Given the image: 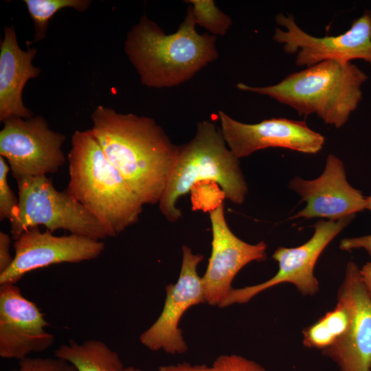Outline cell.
I'll use <instances>...</instances> for the list:
<instances>
[{"instance_id":"cell-1","label":"cell","mask_w":371,"mask_h":371,"mask_svg":"<svg viewBox=\"0 0 371 371\" xmlns=\"http://www.w3.org/2000/svg\"><path fill=\"white\" fill-rule=\"evenodd\" d=\"M90 131L104 153L144 205L159 203L179 146L148 117L99 105Z\"/></svg>"},{"instance_id":"cell-2","label":"cell","mask_w":371,"mask_h":371,"mask_svg":"<svg viewBox=\"0 0 371 371\" xmlns=\"http://www.w3.org/2000/svg\"><path fill=\"white\" fill-rule=\"evenodd\" d=\"M192 6L176 32L166 34L145 14L128 32L124 51L142 85L177 86L190 80L218 57L216 36L199 34Z\"/></svg>"},{"instance_id":"cell-3","label":"cell","mask_w":371,"mask_h":371,"mask_svg":"<svg viewBox=\"0 0 371 371\" xmlns=\"http://www.w3.org/2000/svg\"><path fill=\"white\" fill-rule=\"evenodd\" d=\"M67 159L66 190L103 225L109 237L138 221L144 204L109 161L90 129L74 132Z\"/></svg>"},{"instance_id":"cell-4","label":"cell","mask_w":371,"mask_h":371,"mask_svg":"<svg viewBox=\"0 0 371 371\" xmlns=\"http://www.w3.org/2000/svg\"><path fill=\"white\" fill-rule=\"evenodd\" d=\"M368 76L356 65L324 60L265 87L238 83L242 91L268 95L295 109L300 115L316 114L326 124L344 126L363 98Z\"/></svg>"},{"instance_id":"cell-5","label":"cell","mask_w":371,"mask_h":371,"mask_svg":"<svg viewBox=\"0 0 371 371\" xmlns=\"http://www.w3.org/2000/svg\"><path fill=\"white\" fill-rule=\"evenodd\" d=\"M214 182L220 186L231 202L241 204L247 194V186L239 160L229 149L214 123L197 124L194 137L179 146V153L159 203L161 214L170 223L181 217L177 202L200 182Z\"/></svg>"},{"instance_id":"cell-6","label":"cell","mask_w":371,"mask_h":371,"mask_svg":"<svg viewBox=\"0 0 371 371\" xmlns=\"http://www.w3.org/2000/svg\"><path fill=\"white\" fill-rule=\"evenodd\" d=\"M16 182L19 205L10 221L14 240L38 225L52 232L63 229L98 240L109 237L105 227L92 214L66 190H57L46 176L26 177Z\"/></svg>"},{"instance_id":"cell-7","label":"cell","mask_w":371,"mask_h":371,"mask_svg":"<svg viewBox=\"0 0 371 371\" xmlns=\"http://www.w3.org/2000/svg\"><path fill=\"white\" fill-rule=\"evenodd\" d=\"M3 123L0 156L7 161L16 181L54 173L65 164L62 146L65 136L52 130L43 116L12 117Z\"/></svg>"},{"instance_id":"cell-8","label":"cell","mask_w":371,"mask_h":371,"mask_svg":"<svg viewBox=\"0 0 371 371\" xmlns=\"http://www.w3.org/2000/svg\"><path fill=\"white\" fill-rule=\"evenodd\" d=\"M355 216L337 221L319 220L314 225L313 235L303 245L291 248L278 247L272 255L278 264L277 273L262 283L232 289L219 307L247 303L261 292L282 283L292 284L303 295H315L319 290V281L314 274L319 257Z\"/></svg>"},{"instance_id":"cell-9","label":"cell","mask_w":371,"mask_h":371,"mask_svg":"<svg viewBox=\"0 0 371 371\" xmlns=\"http://www.w3.org/2000/svg\"><path fill=\"white\" fill-rule=\"evenodd\" d=\"M276 23L285 28H276V42L283 45L287 54H296L297 66H311L324 60L351 63L362 60L371 67V11L365 10L350 28L337 36L317 37L302 30L292 14H278Z\"/></svg>"},{"instance_id":"cell-10","label":"cell","mask_w":371,"mask_h":371,"mask_svg":"<svg viewBox=\"0 0 371 371\" xmlns=\"http://www.w3.org/2000/svg\"><path fill=\"white\" fill-rule=\"evenodd\" d=\"M203 256L182 247V261L177 280L166 286L162 311L155 322L139 336V341L152 351L183 354L188 346L179 328L182 316L192 306L206 302L197 268Z\"/></svg>"},{"instance_id":"cell-11","label":"cell","mask_w":371,"mask_h":371,"mask_svg":"<svg viewBox=\"0 0 371 371\" xmlns=\"http://www.w3.org/2000/svg\"><path fill=\"white\" fill-rule=\"evenodd\" d=\"M49 230L30 228L14 240V260L10 267L0 273V284H16L27 273L53 265L80 263L94 260L104 250L98 240L71 234L57 236Z\"/></svg>"},{"instance_id":"cell-12","label":"cell","mask_w":371,"mask_h":371,"mask_svg":"<svg viewBox=\"0 0 371 371\" xmlns=\"http://www.w3.org/2000/svg\"><path fill=\"white\" fill-rule=\"evenodd\" d=\"M221 131L229 149L238 158L267 148H284L307 154L319 152L325 137L305 121L278 117L245 124L218 111Z\"/></svg>"},{"instance_id":"cell-13","label":"cell","mask_w":371,"mask_h":371,"mask_svg":"<svg viewBox=\"0 0 371 371\" xmlns=\"http://www.w3.org/2000/svg\"><path fill=\"white\" fill-rule=\"evenodd\" d=\"M212 249L205 272L201 276L205 301L219 306L233 289L236 274L247 264L267 258V244H249L237 237L229 227L224 203L220 202L210 212Z\"/></svg>"},{"instance_id":"cell-14","label":"cell","mask_w":371,"mask_h":371,"mask_svg":"<svg viewBox=\"0 0 371 371\" xmlns=\"http://www.w3.org/2000/svg\"><path fill=\"white\" fill-rule=\"evenodd\" d=\"M337 299L348 307L350 321L343 337L322 352L341 371H371V299L364 287L360 269L347 263Z\"/></svg>"},{"instance_id":"cell-15","label":"cell","mask_w":371,"mask_h":371,"mask_svg":"<svg viewBox=\"0 0 371 371\" xmlns=\"http://www.w3.org/2000/svg\"><path fill=\"white\" fill-rule=\"evenodd\" d=\"M49 324L38 306L25 297L14 284H0V357L23 359L54 343L46 330Z\"/></svg>"},{"instance_id":"cell-16","label":"cell","mask_w":371,"mask_h":371,"mask_svg":"<svg viewBox=\"0 0 371 371\" xmlns=\"http://www.w3.org/2000/svg\"><path fill=\"white\" fill-rule=\"evenodd\" d=\"M289 187L306 203L291 218H324L337 221L366 210V196L348 181L342 161L329 155L322 174L317 179H291Z\"/></svg>"},{"instance_id":"cell-17","label":"cell","mask_w":371,"mask_h":371,"mask_svg":"<svg viewBox=\"0 0 371 371\" xmlns=\"http://www.w3.org/2000/svg\"><path fill=\"white\" fill-rule=\"evenodd\" d=\"M37 49L23 50L18 45L12 25L5 26L0 45V120L12 117L33 116L23 104L22 93L27 82L40 75L41 69L32 65Z\"/></svg>"},{"instance_id":"cell-18","label":"cell","mask_w":371,"mask_h":371,"mask_svg":"<svg viewBox=\"0 0 371 371\" xmlns=\"http://www.w3.org/2000/svg\"><path fill=\"white\" fill-rule=\"evenodd\" d=\"M55 357L63 359L77 371H124L119 355L104 342L88 339L78 343L69 339L54 352Z\"/></svg>"},{"instance_id":"cell-19","label":"cell","mask_w":371,"mask_h":371,"mask_svg":"<svg viewBox=\"0 0 371 371\" xmlns=\"http://www.w3.org/2000/svg\"><path fill=\"white\" fill-rule=\"evenodd\" d=\"M350 321V312L339 299L335 307L302 330V343L310 348L322 351L338 342L346 333Z\"/></svg>"},{"instance_id":"cell-20","label":"cell","mask_w":371,"mask_h":371,"mask_svg":"<svg viewBox=\"0 0 371 371\" xmlns=\"http://www.w3.org/2000/svg\"><path fill=\"white\" fill-rule=\"evenodd\" d=\"M34 27V38L30 45L42 41L46 36L49 23L52 16L62 9L71 8L82 12L91 4L90 0H25Z\"/></svg>"},{"instance_id":"cell-21","label":"cell","mask_w":371,"mask_h":371,"mask_svg":"<svg viewBox=\"0 0 371 371\" xmlns=\"http://www.w3.org/2000/svg\"><path fill=\"white\" fill-rule=\"evenodd\" d=\"M192 5L195 22L212 35L223 36L232 25L230 17L215 5L212 0L186 1Z\"/></svg>"},{"instance_id":"cell-22","label":"cell","mask_w":371,"mask_h":371,"mask_svg":"<svg viewBox=\"0 0 371 371\" xmlns=\"http://www.w3.org/2000/svg\"><path fill=\"white\" fill-rule=\"evenodd\" d=\"M10 171L7 161L0 156V220L7 219L10 222L16 212L19 199L8 183V175Z\"/></svg>"},{"instance_id":"cell-23","label":"cell","mask_w":371,"mask_h":371,"mask_svg":"<svg viewBox=\"0 0 371 371\" xmlns=\"http://www.w3.org/2000/svg\"><path fill=\"white\" fill-rule=\"evenodd\" d=\"M11 371H77L67 361L55 357H30L19 361L18 366Z\"/></svg>"},{"instance_id":"cell-24","label":"cell","mask_w":371,"mask_h":371,"mask_svg":"<svg viewBox=\"0 0 371 371\" xmlns=\"http://www.w3.org/2000/svg\"><path fill=\"white\" fill-rule=\"evenodd\" d=\"M216 371H267L259 363L237 355H223L214 360Z\"/></svg>"},{"instance_id":"cell-25","label":"cell","mask_w":371,"mask_h":371,"mask_svg":"<svg viewBox=\"0 0 371 371\" xmlns=\"http://www.w3.org/2000/svg\"><path fill=\"white\" fill-rule=\"evenodd\" d=\"M339 248L344 251L362 249L371 256V234L343 239Z\"/></svg>"},{"instance_id":"cell-26","label":"cell","mask_w":371,"mask_h":371,"mask_svg":"<svg viewBox=\"0 0 371 371\" xmlns=\"http://www.w3.org/2000/svg\"><path fill=\"white\" fill-rule=\"evenodd\" d=\"M11 240L10 234L0 232V273L6 271L13 262L14 257L10 251Z\"/></svg>"},{"instance_id":"cell-27","label":"cell","mask_w":371,"mask_h":371,"mask_svg":"<svg viewBox=\"0 0 371 371\" xmlns=\"http://www.w3.org/2000/svg\"><path fill=\"white\" fill-rule=\"evenodd\" d=\"M158 371H216L215 368L205 364L192 365L189 363L183 362L174 365L161 366L158 368Z\"/></svg>"},{"instance_id":"cell-28","label":"cell","mask_w":371,"mask_h":371,"mask_svg":"<svg viewBox=\"0 0 371 371\" xmlns=\"http://www.w3.org/2000/svg\"><path fill=\"white\" fill-rule=\"evenodd\" d=\"M360 275L366 292L371 299V262L366 263L360 269Z\"/></svg>"},{"instance_id":"cell-29","label":"cell","mask_w":371,"mask_h":371,"mask_svg":"<svg viewBox=\"0 0 371 371\" xmlns=\"http://www.w3.org/2000/svg\"><path fill=\"white\" fill-rule=\"evenodd\" d=\"M366 210H368L371 212V196H366Z\"/></svg>"},{"instance_id":"cell-30","label":"cell","mask_w":371,"mask_h":371,"mask_svg":"<svg viewBox=\"0 0 371 371\" xmlns=\"http://www.w3.org/2000/svg\"><path fill=\"white\" fill-rule=\"evenodd\" d=\"M124 371H142V370H140L138 368L133 367V366H128V367L125 368Z\"/></svg>"}]
</instances>
